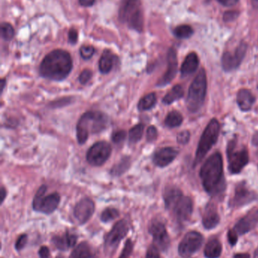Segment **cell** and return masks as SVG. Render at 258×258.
I'll return each instance as SVG.
<instances>
[{
    "label": "cell",
    "mask_w": 258,
    "mask_h": 258,
    "mask_svg": "<svg viewBox=\"0 0 258 258\" xmlns=\"http://www.w3.org/2000/svg\"><path fill=\"white\" fill-rule=\"evenodd\" d=\"M207 91V77L204 69L199 72L196 78L189 87L186 104L191 113H196L203 105Z\"/></svg>",
    "instance_id": "5b68a950"
},
{
    "label": "cell",
    "mask_w": 258,
    "mask_h": 258,
    "mask_svg": "<svg viewBox=\"0 0 258 258\" xmlns=\"http://www.w3.org/2000/svg\"><path fill=\"white\" fill-rule=\"evenodd\" d=\"M0 196H1V203H3V201L5 200V197H6V190H5L4 187L1 188Z\"/></svg>",
    "instance_id": "816d5d0a"
},
{
    "label": "cell",
    "mask_w": 258,
    "mask_h": 258,
    "mask_svg": "<svg viewBox=\"0 0 258 258\" xmlns=\"http://www.w3.org/2000/svg\"><path fill=\"white\" fill-rule=\"evenodd\" d=\"M128 231V224L125 220H119L113 226L104 239V248L107 253H113L117 249L120 241L127 236Z\"/></svg>",
    "instance_id": "30bf717a"
},
{
    "label": "cell",
    "mask_w": 258,
    "mask_h": 258,
    "mask_svg": "<svg viewBox=\"0 0 258 258\" xmlns=\"http://www.w3.org/2000/svg\"><path fill=\"white\" fill-rule=\"evenodd\" d=\"M95 53L94 47L92 45H83L80 48V56L84 60H89L93 57Z\"/></svg>",
    "instance_id": "d590c367"
},
{
    "label": "cell",
    "mask_w": 258,
    "mask_h": 258,
    "mask_svg": "<svg viewBox=\"0 0 258 258\" xmlns=\"http://www.w3.org/2000/svg\"><path fill=\"white\" fill-rule=\"evenodd\" d=\"M222 252V245L217 239H210L205 248V256L207 258H220Z\"/></svg>",
    "instance_id": "484cf974"
},
{
    "label": "cell",
    "mask_w": 258,
    "mask_h": 258,
    "mask_svg": "<svg viewBox=\"0 0 258 258\" xmlns=\"http://www.w3.org/2000/svg\"><path fill=\"white\" fill-rule=\"evenodd\" d=\"M70 258H96L91 247L87 242H81L73 250Z\"/></svg>",
    "instance_id": "4316f807"
},
{
    "label": "cell",
    "mask_w": 258,
    "mask_h": 258,
    "mask_svg": "<svg viewBox=\"0 0 258 258\" xmlns=\"http://www.w3.org/2000/svg\"><path fill=\"white\" fill-rule=\"evenodd\" d=\"M183 193L180 189L176 188L175 186H170L166 189L164 193V203L166 208L169 210H171L176 203L183 197Z\"/></svg>",
    "instance_id": "cb8c5ba5"
},
{
    "label": "cell",
    "mask_w": 258,
    "mask_h": 258,
    "mask_svg": "<svg viewBox=\"0 0 258 258\" xmlns=\"http://www.w3.org/2000/svg\"><path fill=\"white\" fill-rule=\"evenodd\" d=\"M109 125L107 115L100 111H89L80 117L77 126L78 143H86L90 134H98L104 131Z\"/></svg>",
    "instance_id": "3957f363"
},
{
    "label": "cell",
    "mask_w": 258,
    "mask_h": 258,
    "mask_svg": "<svg viewBox=\"0 0 258 258\" xmlns=\"http://www.w3.org/2000/svg\"><path fill=\"white\" fill-rule=\"evenodd\" d=\"M157 137V129L155 126H149L147 130V140L153 142L156 140Z\"/></svg>",
    "instance_id": "b9f144b4"
},
{
    "label": "cell",
    "mask_w": 258,
    "mask_h": 258,
    "mask_svg": "<svg viewBox=\"0 0 258 258\" xmlns=\"http://www.w3.org/2000/svg\"><path fill=\"white\" fill-rule=\"evenodd\" d=\"M177 66H178V62H177L176 51L173 48H170L167 53V70L163 77L159 80L157 86L161 87L169 84L176 76Z\"/></svg>",
    "instance_id": "ac0fdd59"
},
{
    "label": "cell",
    "mask_w": 258,
    "mask_h": 258,
    "mask_svg": "<svg viewBox=\"0 0 258 258\" xmlns=\"http://www.w3.org/2000/svg\"><path fill=\"white\" fill-rule=\"evenodd\" d=\"M130 166V158L129 156H126V157L123 158L120 160V163L117 165H114V167L111 170V175L113 176H118L122 175L124 174V172H127Z\"/></svg>",
    "instance_id": "f546056e"
},
{
    "label": "cell",
    "mask_w": 258,
    "mask_h": 258,
    "mask_svg": "<svg viewBox=\"0 0 258 258\" xmlns=\"http://www.w3.org/2000/svg\"><path fill=\"white\" fill-rule=\"evenodd\" d=\"M228 239H229V243H230L232 246H234V245H236V242H237L238 235L233 231V229H231V230H229V233H228Z\"/></svg>",
    "instance_id": "bcb514c9"
},
{
    "label": "cell",
    "mask_w": 258,
    "mask_h": 258,
    "mask_svg": "<svg viewBox=\"0 0 258 258\" xmlns=\"http://www.w3.org/2000/svg\"><path fill=\"white\" fill-rule=\"evenodd\" d=\"M47 187L46 185L40 186L34 196L33 208L36 212L50 215L55 212L60 203V196L58 193H53L45 196Z\"/></svg>",
    "instance_id": "52a82bcc"
},
{
    "label": "cell",
    "mask_w": 258,
    "mask_h": 258,
    "mask_svg": "<svg viewBox=\"0 0 258 258\" xmlns=\"http://www.w3.org/2000/svg\"><path fill=\"white\" fill-rule=\"evenodd\" d=\"M126 137H127V132L125 131H123V130H120V131H116L113 134L112 140L114 143H120L125 140Z\"/></svg>",
    "instance_id": "f35d334b"
},
{
    "label": "cell",
    "mask_w": 258,
    "mask_h": 258,
    "mask_svg": "<svg viewBox=\"0 0 258 258\" xmlns=\"http://www.w3.org/2000/svg\"><path fill=\"white\" fill-rule=\"evenodd\" d=\"M146 258H161L158 249L155 245L150 246L146 253Z\"/></svg>",
    "instance_id": "ab89813d"
},
{
    "label": "cell",
    "mask_w": 258,
    "mask_h": 258,
    "mask_svg": "<svg viewBox=\"0 0 258 258\" xmlns=\"http://www.w3.org/2000/svg\"><path fill=\"white\" fill-rule=\"evenodd\" d=\"M237 140L233 139L227 147L229 169L232 174H238L249 163V153L246 147L237 150Z\"/></svg>",
    "instance_id": "ba28073f"
},
{
    "label": "cell",
    "mask_w": 258,
    "mask_h": 258,
    "mask_svg": "<svg viewBox=\"0 0 258 258\" xmlns=\"http://www.w3.org/2000/svg\"><path fill=\"white\" fill-rule=\"evenodd\" d=\"M193 201L187 196H183L180 200L173 206V211L176 220L180 223L187 221L191 217L193 213Z\"/></svg>",
    "instance_id": "2e32d148"
},
{
    "label": "cell",
    "mask_w": 258,
    "mask_h": 258,
    "mask_svg": "<svg viewBox=\"0 0 258 258\" xmlns=\"http://www.w3.org/2000/svg\"><path fill=\"white\" fill-rule=\"evenodd\" d=\"M111 154V146L106 141L95 143L87 152V160L93 166H101L106 163Z\"/></svg>",
    "instance_id": "9c48e42d"
},
{
    "label": "cell",
    "mask_w": 258,
    "mask_h": 258,
    "mask_svg": "<svg viewBox=\"0 0 258 258\" xmlns=\"http://www.w3.org/2000/svg\"><path fill=\"white\" fill-rule=\"evenodd\" d=\"M50 249L47 246H42L39 251V256L40 258H50Z\"/></svg>",
    "instance_id": "7dc6e473"
},
{
    "label": "cell",
    "mask_w": 258,
    "mask_h": 258,
    "mask_svg": "<svg viewBox=\"0 0 258 258\" xmlns=\"http://www.w3.org/2000/svg\"><path fill=\"white\" fill-rule=\"evenodd\" d=\"M77 236L75 235L70 234L66 232L63 236H55L52 238V242L57 249L61 251H67L70 248L74 247L77 243Z\"/></svg>",
    "instance_id": "44dd1931"
},
{
    "label": "cell",
    "mask_w": 258,
    "mask_h": 258,
    "mask_svg": "<svg viewBox=\"0 0 258 258\" xmlns=\"http://www.w3.org/2000/svg\"><path fill=\"white\" fill-rule=\"evenodd\" d=\"M78 40V33L75 29H71L68 33V41L71 44H76Z\"/></svg>",
    "instance_id": "f6af8a7d"
},
{
    "label": "cell",
    "mask_w": 258,
    "mask_h": 258,
    "mask_svg": "<svg viewBox=\"0 0 258 258\" xmlns=\"http://www.w3.org/2000/svg\"><path fill=\"white\" fill-rule=\"evenodd\" d=\"M144 125L138 124L132 128L129 131V140L130 143H136L140 141L144 132Z\"/></svg>",
    "instance_id": "1f68e13d"
},
{
    "label": "cell",
    "mask_w": 258,
    "mask_h": 258,
    "mask_svg": "<svg viewBox=\"0 0 258 258\" xmlns=\"http://www.w3.org/2000/svg\"><path fill=\"white\" fill-rule=\"evenodd\" d=\"M199 64V60L197 54L195 52L189 53L182 64V75L188 76L193 74L197 70Z\"/></svg>",
    "instance_id": "603a6c76"
},
{
    "label": "cell",
    "mask_w": 258,
    "mask_h": 258,
    "mask_svg": "<svg viewBox=\"0 0 258 258\" xmlns=\"http://www.w3.org/2000/svg\"><path fill=\"white\" fill-rule=\"evenodd\" d=\"M258 223V209H254L247 214L245 217H242L238 221L235 226L233 231L238 235H242L247 233L255 227Z\"/></svg>",
    "instance_id": "e0dca14e"
},
{
    "label": "cell",
    "mask_w": 258,
    "mask_h": 258,
    "mask_svg": "<svg viewBox=\"0 0 258 258\" xmlns=\"http://www.w3.org/2000/svg\"><path fill=\"white\" fill-rule=\"evenodd\" d=\"M1 36L5 41H10L15 36L14 27L9 23L3 22L1 24Z\"/></svg>",
    "instance_id": "836d02e7"
},
{
    "label": "cell",
    "mask_w": 258,
    "mask_h": 258,
    "mask_svg": "<svg viewBox=\"0 0 258 258\" xmlns=\"http://www.w3.org/2000/svg\"><path fill=\"white\" fill-rule=\"evenodd\" d=\"M252 143L253 145L258 148V131H257L252 137Z\"/></svg>",
    "instance_id": "f907efd6"
},
{
    "label": "cell",
    "mask_w": 258,
    "mask_h": 258,
    "mask_svg": "<svg viewBox=\"0 0 258 258\" xmlns=\"http://www.w3.org/2000/svg\"><path fill=\"white\" fill-rule=\"evenodd\" d=\"M115 56L109 50H104L103 55L100 57L99 68L103 74H107L111 71L114 66Z\"/></svg>",
    "instance_id": "d4e9b609"
},
{
    "label": "cell",
    "mask_w": 258,
    "mask_h": 258,
    "mask_svg": "<svg viewBox=\"0 0 258 258\" xmlns=\"http://www.w3.org/2000/svg\"><path fill=\"white\" fill-rule=\"evenodd\" d=\"M247 45L246 43H240L234 52H225L222 57V67L226 71H231L239 67L244 57L246 55Z\"/></svg>",
    "instance_id": "4fadbf2b"
},
{
    "label": "cell",
    "mask_w": 258,
    "mask_h": 258,
    "mask_svg": "<svg viewBox=\"0 0 258 258\" xmlns=\"http://www.w3.org/2000/svg\"><path fill=\"white\" fill-rule=\"evenodd\" d=\"M254 258H258V250L256 251V252H255V257H254Z\"/></svg>",
    "instance_id": "9f6ffc18"
},
{
    "label": "cell",
    "mask_w": 258,
    "mask_h": 258,
    "mask_svg": "<svg viewBox=\"0 0 258 258\" xmlns=\"http://www.w3.org/2000/svg\"><path fill=\"white\" fill-rule=\"evenodd\" d=\"M28 242V236L26 234H22L17 239L15 243V249L18 251L21 250L25 247L26 244Z\"/></svg>",
    "instance_id": "60d3db41"
},
{
    "label": "cell",
    "mask_w": 258,
    "mask_h": 258,
    "mask_svg": "<svg viewBox=\"0 0 258 258\" xmlns=\"http://www.w3.org/2000/svg\"><path fill=\"white\" fill-rule=\"evenodd\" d=\"M183 94H184V91H183L182 86L180 85H176L164 96V98H163V103L168 105V104L174 102L175 100H179V99L183 97Z\"/></svg>",
    "instance_id": "83f0119b"
},
{
    "label": "cell",
    "mask_w": 258,
    "mask_h": 258,
    "mask_svg": "<svg viewBox=\"0 0 258 258\" xmlns=\"http://www.w3.org/2000/svg\"><path fill=\"white\" fill-rule=\"evenodd\" d=\"M252 2L255 6L258 7V0H252Z\"/></svg>",
    "instance_id": "11a10c76"
},
{
    "label": "cell",
    "mask_w": 258,
    "mask_h": 258,
    "mask_svg": "<svg viewBox=\"0 0 258 258\" xmlns=\"http://www.w3.org/2000/svg\"><path fill=\"white\" fill-rule=\"evenodd\" d=\"M183 117L180 113L173 110L168 113L165 119V125L169 128H176L183 123Z\"/></svg>",
    "instance_id": "4dcf8cb0"
},
{
    "label": "cell",
    "mask_w": 258,
    "mask_h": 258,
    "mask_svg": "<svg viewBox=\"0 0 258 258\" xmlns=\"http://www.w3.org/2000/svg\"><path fill=\"white\" fill-rule=\"evenodd\" d=\"M5 80H1V92H2L3 91L4 88H5Z\"/></svg>",
    "instance_id": "db71d44e"
},
{
    "label": "cell",
    "mask_w": 258,
    "mask_h": 258,
    "mask_svg": "<svg viewBox=\"0 0 258 258\" xmlns=\"http://www.w3.org/2000/svg\"><path fill=\"white\" fill-rule=\"evenodd\" d=\"M119 19L129 28L143 32L144 18L141 0H122L119 8Z\"/></svg>",
    "instance_id": "277c9868"
},
{
    "label": "cell",
    "mask_w": 258,
    "mask_h": 258,
    "mask_svg": "<svg viewBox=\"0 0 258 258\" xmlns=\"http://www.w3.org/2000/svg\"><path fill=\"white\" fill-rule=\"evenodd\" d=\"M220 133V123L216 119L210 120L207 127L205 129L198 145L195 158L194 166L202 162L209 150L214 145Z\"/></svg>",
    "instance_id": "8992f818"
},
{
    "label": "cell",
    "mask_w": 258,
    "mask_h": 258,
    "mask_svg": "<svg viewBox=\"0 0 258 258\" xmlns=\"http://www.w3.org/2000/svg\"><path fill=\"white\" fill-rule=\"evenodd\" d=\"M234 258H250V255L247 253L237 254L235 255Z\"/></svg>",
    "instance_id": "f5cc1de1"
},
{
    "label": "cell",
    "mask_w": 258,
    "mask_h": 258,
    "mask_svg": "<svg viewBox=\"0 0 258 258\" xmlns=\"http://www.w3.org/2000/svg\"><path fill=\"white\" fill-rule=\"evenodd\" d=\"M119 216V212L117 209H113V208H108L106 209L104 212L102 213L101 220L102 221L107 223V222L111 221L117 218Z\"/></svg>",
    "instance_id": "e575fe53"
},
{
    "label": "cell",
    "mask_w": 258,
    "mask_h": 258,
    "mask_svg": "<svg viewBox=\"0 0 258 258\" xmlns=\"http://www.w3.org/2000/svg\"><path fill=\"white\" fill-rule=\"evenodd\" d=\"M92 76H93V73H92L91 70L86 69L80 74V77H79V81L81 84H87L90 81V79L92 78Z\"/></svg>",
    "instance_id": "74e56055"
},
{
    "label": "cell",
    "mask_w": 258,
    "mask_h": 258,
    "mask_svg": "<svg viewBox=\"0 0 258 258\" xmlns=\"http://www.w3.org/2000/svg\"><path fill=\"white\" fill-rule=\"evenodd\" d=\"M149 231L153 236L155 246L160 251H167L170 246V237L166 229L165 225L159 220H155L150 223Z\"/></svg>",
    "instance_id": "7c38bea8"
},
{
    "label": "cell",
    "mask_w": 258,
    "mask_h": 258,
    "mask_svg": "<svg viewBox=\"0 0 258 258\" xmlns=\"http://www.w3.org/2000/svg\"><path fill=\"white\" fill-rule=\"evenodd\" d=\"M203 225L206 229H211L218 225L220 222V216L216 210L214 205L208 204L204 212L203 218H202Z\"/></svg>",
    "instance_id": "ffe728a7"
},
{
    "label": "cell",
    "mask_w": 258,
    "mask_h": 258,
    "mask_svg": "<svg viewBox=\"0 0 258 258\" xmlns=\"http://www.w3.org/2000/svg\"><path fill=\"white\" fill-rule=\"evenodd\" d=\"M132 251H133V243H132L130 239H128V240L126 242L125 246H124V249L122 251L121 255L119 257V258H130Z\"/></svg>",
    "instance_id": "8d00e7d4"
},
{
    "label": "cell",
    "mask_w": 258,
    "mask_h": 258,
    "mask_svg": "<svg viewBox=\"0 0 258 258\" xmlns=\"http://www.w3.org/2000/svg\"><path fill=\"white\" fill-rule=\"evenodd\" d=\"M96 0H79L80 5L84 7H91L94 5Z\"/></svg>",
    "instance_id": "681fc988"
},
{
    "label": "cell",
    "mask_w": 258,
    "mask_h": 258,
    "mask_svg": "<svg viewBox=\"0 0 258 258\" xmlns=\"http://www.w3.org/2000/svg\"><path fill=\"white\" fill-rule=\"evenodd\" d=\"M255 101V96L249 90L242 88L237 94V103L242 111H249Z\"/></svg>",
    "instance_id": "7402d4cb"
},
{
    "label": "cell",
    "mask_w": 258,
    "mask_h": 258,
    "mask_svg": "<svg viewBox=\"0 0 258 258\" xmlns=\"http://www.w3.org/2000/svg\"><path fill=\"white\" fill-rule=\"evenodd\" d=\"M73 67L71 54L62 49L49 53L40 66L41 77L54 81H61L69 75Z\"/></svg>",
    "instance_id": "6da1fadb"
},
{
    "label": "cell",
    "mask_w": 258,
    "mask_h": 258,
    "mask_svg": "<svg viewBox=\"0 0 258 258\" xmlns=\"http://www.w3.org/2000/svg\"><path fill=\"white\" fill-rule=\"evenodd\" d=\"M178 155V151L173 147H164L155 153L153 163L158 167H166L175 160Z\"/></svg>",
    "instance_id": "d6986e66"
},
{
    "label": "cell",
    "mask_w": 258,
    "mask_h": 258,
    "mask_svg": "<svg viewBox=\"0 0 258 258\" xmlns=\"http://www.w3.org/2000/svg\"><path fill=\"white\" fill-rule=\"evenodd\" d=\"M193 34V30L190 26L183 24L178 26L174 29L173 34L179 39H187L191 37Z\"/></svg>",
    "instance_id": "d6a6232c"
},
{
    "label": "cell",
    "mask_w": 258,
    "mask_h": 258,
    "mask_svg": "<svg viewBox=\"0 0 258 258\" xmlns=\"http://www.w3.org/2000/svg\"><path fill=\"white\" fill-rule=\"evenodd\" d=\"M202 243L203 237L201 233L196 231L189 232L182 239L179 245V254L183 258L192 256L200 249Z\"/></svg>",
    "instance_id": "8fae6325"
},
{
    "label": "cell",
    "mask_w": 258,
    "mask_h": 258,
    "mask_svg": "<svg viewBox=\"0 0 258 258\" xmlns=\"http://www.w3.org/2000/svg\"><path fill=\"white\" fill-rule=\"evenodd\" d=\"M257 194L248 188L245 183H240L236 186L235 195L230 201V206L233 208L241 207L249 204L257 199Z\"/></svg>",
    "instance_id": "5bb4252c"
},
{
    "label": "cell",
    "mask_w": 258,
    "mask_h": 258,
    "mask_svg": "<svg viewBox=\"0 0 258 258\" xmlns=\"http://www.w3.org/2000/svg\"><path fill=\"white\" fill-rule=\"evenodd\" d=\"M61 258V257H58V258Z\"/></svg>",
    "instance_id": "6f0895ef"
},
{
    "label": "cell",
    "mask_w": 258,
    "mask_h": 258,
    "mask_svg": "<svg viewBox=\"0 0 258 258\" xmlns=\"http://www.w3.org/2000/svg\"><path fill=\"white\" fill-rule=\"evenodd\" d=\"M223 159L219 153H213L204 163L200 176L204 188L211 195H217L224 190Z\"/></svg>",
    "instance_id": "7a4b0ae2"
},
{
    "label": "cell",
    "mask_w": 258,
    "mask_h": 258,
    "mask_svg": "<svg viewBox=\"0 0 258 258\" xmlns=\"http://www.w3.org/2000/svg\"><path fill=\"white\" fill-rule=\"evenodd\" d=\"M190 139V133L188 131H183L177 136V141L180 144H186Z\"/></svg>",
    "instance_id": "7bdbcfd3"
},
{
    "label": "cell",
    "mask_w": 258,
    "mask_h": 258,
    "mask_svg": "<svg viewBox=\"0 0 258 258\" xmlns=\"http://www.w3.org/2000/svg\"><path fill=\"white\" fill-rule=\"evenodd\" d=\"M239 16V12L235 11H226L223 15V19L226 22H230V21H234Z\"/></svg>",
    "instance_id": "ee69618b"
},
{
    "label": "cell",
    "mask_w": 258,
    "mask_h": 258,
    "mask_svg": "<svg viewBox=\"0 0 258 258\" xmlns=\"http://www.w3.org/2000/svg\"><path fill=\"white\" fill-rule=\"evenodd\" d=\"M217 1L224 6H232L236 5L239 0H217Z\"/></svg>",
    "instance_id": "c3c4849f"
},
{
    "label": "cell",
    "mask_w": 258,
    "mask_h": 258,
    "mask_svg": "<svg viewBox=\"0 0 258 258\" xmlns=\"http://www.w3.org/2000/svg\"><path fill=\"white\" fill-rule=\"evenodd\" d=\"M157 97L155 93H150L143 97L138 104V110L140 111H146L150 110L155 105Z\"/></svg>",
    "instance_id": "f1b7e54d"
},
{
    "label": "cell",
    "mask_w": 258,
    "mask_h": 258,
    "mask_svg": "<svg viewBox=\"0 0 258 258\" xmlns=\"http://www.w3.org/2000/svg\"><path fill=\"white\" fill-rule=\"evenodd\" d=\"M94 211L95 204L93 200L89 198H84L74 207V217L80 224H84L91 218Z\"/></svg>",
    "instance_id": "9a60e30c"
}]
</instances>
